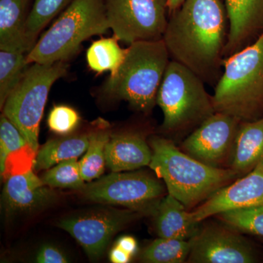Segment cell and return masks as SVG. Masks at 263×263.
Returning <instances> with one entry per match:
<instances>
[{"label": "cell", "mask_w": 263, "mask_h": 263, "mask_svg": "<svg viewBox=\"0 0 263 263\" xmlns=\"http://www.w3.org/2000/svg\"><path fill=\"white\" fill-rule=\"evenodd\" d=\"M152 152L139 133L110 135L105 146L106 165L112 172L135 171L149 166Z\"/></svg>", "instance_id": "obj_16"}, {"label": "cell", "mask_w": 263, "mask_h": 263, "mask_svg": "<svg viewBox=\"0 0 263 263\" xmlns=\"http://www.w3.org/2000/svg\"><path fill=\"white\" fill-rule=\"evenodd\" d=\"M229 29L221 0H185L168 15L162 39L171 60L215 86L223 72Z\"/></svg>", "instance_id": "obj_1"}, {"label": "cell", "mask_w": 263, "mask_h": 263, "mask_svg": "<svg viewBox=\"0 0 263 263\" xmlns=\"http://www.w3.org/2000/svg\"><path fill=\"white\" fill-rule=\"evenodd\" d=\"M48 186L32 171L10 177L3 190L5 209L13 214H29L49 206L57 195Z\"/></svg>", "instance_id": "obj_15"}, {"label": "cell", "mask_w": 263, "mask_h": 263, "mask_svg": "<svg viewBox=\"0 0 263 263\" xmlns=\"http://www.w3.org/2000/svg\"><path fill=\"white\" fill-rule=\"evenodd\" d=\"M186 207L167 193L151 214L153 216L156 233L160 238L190 240L196 234L200 223L189 216Z\"/></svg>", "instance_id": "obj_18"}, {"label": "cell", "mask_w": 263, "mask_h": 263, "mask_svg": "<svg viewBox=\"0 0 263 263\" xmlns=\"http://www.w3.org/2000/svg\"><path fill=\"white\" fill-rule=\"evenodd\" d=\"M205 84L193 71L171 60L157 96L164 114L161 128L164 133H191L216 113L212 95Z\"/></svg>", "instance_id": "obj_5"}, {"label": "cell", "mask_w": 263, "mask_h": 263, "mask_svg": "<svg viewBox=\"0 0 263 263\" xmlns=\"http://www.w3.org/2000/svg\"><path fill=\"white\" fill-rule=\"evenodd\" d=\"M110 135L108 130L101 129L90 135L89 147L82 160L79 162L81 176L85 181L98 179L103 174L105 160V146Z\"/></svg>", "instance_id": "obj_24"}, {"label": "cell", "mask_w": 263, "mask_h": 263, "mask_svg": "<svg viewBox=\"0 0 263 263\" xmlns=\"http://www.w3.org/2000/svg\"><path fill=\"white\" fill-rule=\"evenodd\" d=\"M27 53L3 51L0 52V106L23 79L29 65Z\"/></svg>", "instance_id": "obj_23"}, {"label": "cell", "mask_w": 263, "mask_h": 263, "mask_svg": "<svg viewBox=\"0 0 263 263\" xmlns=\"http://www.w3.org/2000/svg\"><path fill=\"white\" fill-rule=\"evenodd\" d=\"M263 205V160L249 174L218 190L189 212L190 219L201 223L226 211Z\"/></svg>", "instance_id": "obj_13"}, {"label": "cell", "mask_w": 263, "mask_h": 263, "mask_svg": "<svg viewBox=\"0 0 263 263\" xmlns=\"http://www.w3.org/2000/svg\"><path fill=\"white\" fill-rule=\"evenodd\" d=\"M90 135L50 140L37 152L36 170H48L63 161L80 157L89 147Z\"/></svg>", "instance_id": "obj_20"}, {"label": "cell", "mask_w": 263, "mask_h": 263, "mask_svg": "<svg viewBox=\"0 0 263 263\" xmlns=\"http://www.w3.org/2000/svg\"><path fill=\"white\" fill-rule=\"evenodd\" d=\"M184 1L185 0H167L166 9L168 15L173 13L174 10L178 9Z\"/></svg>", "instance_id": "obj_34"}, {"label": "cell", "mask_w": 263, "mask_h": 263, "mask_svg": "<svg viewBox=\"0 0 263 263\" xmlns=\"http://www.w3.org/2000/svg\"><path fill=\"white\" fill-rule=\"evenodd\" d=\"M192 263H254L258 254L252 245L229 227L216 224L200 226L190 239Z\"/></svg>", "instance_id": "obj_12"}, {"label": "cell", "mask_w": 263, "mask_h": 263, "mask_svg": "<svg viewBox=\"0 0 263 263\" xmlns=\"http://www.w3.org/2000/svg\"><path fill=\"white\" fill-rule=\"evenodd\" d=\"M262 160L263 117L252 122H240L227 167L242 177Z\"/></svg>", "instance_id": "obj_17"}, {"label": "cell", "mask_w": 263, "mask_h": 263, "mask_svg": "<svg viewBox=\"0 0 263 263\" xmlns=\"http://www.w3.org/2000/svg\"><path fill=\"white\" fill-rule=\"evenodd\" d=\"M37 152L28 143L18 149L10 152L5 160L1 174L6 181L10 177L27 174L35 165Z\"/></svg>", "instance_id": "obj_28"}, {"label": "cell", "mask_w": 263, "mask_h": 263, "mask_svg": "<svg viewBox=\"0 0 263 263\" xmlns=\"http://www.w3.org/2000/svg\"><path fill=\"white\" fill-rule=\"evenodd\" d=\"M117 37L95 41L86 52V61L91 70L98 73L109 71L110 77L117 73L124 62L127 48H122Z\"/></svg>", "instance_id": "obj_21"}, {"label": "cell", "mask_w": 263, "mask_h": 263, "mask_svg": "<svg viewBox=\"0 0 263 263\" xmlns=\"http://www.w3.org/2000/svg\"><path fill=\"white\" fill-rule=\"evenodd\" d=\"M240 124L232 116L216 112L190 133L181 149L211 167L227 168Z\"/></svg>", "instance_id": "obj_11"}, {"label": "cell", "mask_w": 263, "mask_h": 263, "mask_svg": "<svg viewBox=\"0 0 263 263\" xmlns=\"http://www.w3.org/2000/svg\"><path fill=\"white\" fill-rule=\"evenodd\" d=\"M229 34L224 57L250 46L263 32V0H224Z\"/></svg>", "instance_id": "obj_14"}, {"label": "cell", "mask_w": 263, "mask_h": 263, "mask_svg": "<svg viewBox=\"0 0 263 263\" xmlns=\"http://www.w3.org/2000/svg\"><path fill=\"white\" fill-rule=\"evenodd\" d=\"M104 3L109 27L119 41L130 45L163 38L167 9L159 0H104Z\"/></svg>", "instance_id": "obj_9"}, {"label": "cell", "mask_w": 263, "mask_h": 263, "mask_svg": "<svg viewBox=\"0 0 263 263\" xmlns=\"http://www.w3.org/2000/svg\"><path fill=\"white\" fill-rule=\"evenodd\" d=\"M88 200L122 205L151 215L165 190L158 179L143 171L113 172L85 184L81 190Z\"/></svg>", "instance_id": "obj_8"}, {"label": "cell", "mask_w": 263, "mask_h": 263, "mask_svg": "<svg viewBox=\"0 0 263 263\" xmlns=\"http://www.w3.org/2000/svg\"><path fill=\"white\" fill-rule=\"evenodd\" d=\"M23 135L4 114L0 119V171L4 169L5 160L10 153L27 144Z\"/></svg>", "instance_id": "obj_30"}, {"label": "cell", "mask_w": 263, "mask_h": 263, "mask_svg": "<svg viewBox=\"0 0 263 263\" xmlns=\"http://www.w3.org/2000/svg\"><path fill=\"white\" fill-rule=\"evenodd\" d=\"M215 216L235 231L263 238V205L226 211Z\"/></svg>", "instance_id": "obj_25"}, {"label": "cell", "mask_w": 263, "mask_h": 263, "mask_svg": "<svg viewBox=\"0 0 263 263\" xmlns=\"http://www.w3.org/2000/svg\"><path fill=\"white\" fill-rule=\"evenodd\" d=\"M149 146L152 152L151 169L163 180L167 193L188 211L240 178L233 170L211 167L195 160L167 138L152 137Z\"/></svg>", "instance_id": "obj_2"}, {"label": "cell", "mask_w": 263, "mask_h": 263, "mask_svg": "<svg viewBox=\"0 0 263 263\" xmlns=\"http://www.w3.org/2000/svg\"><path fill=\"white\" fill-rule=\"evenodd\" d=\"M190 251V240L159 238L143 249L139 258L148 263L186 262Z\"/></svg>", "instance_id": "obj_22"}, {"label": "cell", "mask_w": 263, "mask_h": 263, "mask_svg": "<svg viewBox=\"0 0 263 263\" xmlns=\"http://www.w3.org/2000/svg\"><path fill=\"white\" fill-rule=\"evenodd\" d=\"M81 118L75 109L67 105H57L51 109L48 117L50 130L60 136H67L75 130Z\"/></svg>", "instance_id": "obj_29"}, {"label": "cell", "mask_w": 263, "mask_h": 263, "mask_svg": "<svg viewBox=\"0 0 263 263\" xmlns=\"http://www.w3.org/2000/svg\"><path fill=\"white\" fill-rule=\"evenodd\" d=\"M212 99L216 112L240 122L263 117V32L250 46L224 59Z\"/></svg>", "instance_id": "obj_3"}, {"label": "cell", "mask_w": 263, "mask_h": 263, "mask_svg": "<svg viewBox=\"0 0 263 263\" xmlns=\"http://www.w3.org/2000/svg\"><path fill=\"white\" fill-rule=\"evenodd\" d=\"M41 179L50 187L81 190L85 185L77 158L63 161L56 164L55 167L48 169Z\"/></svg>", "instance_id": "obj_27"}, {"label": "cell", "mask_w": 263, "mask_h": 263, "mask_svg": "<svg viewBox=\"0 0 263 263\" xmlns=\"http://www.w3.org/2000/svg\"><path fill=\"white\" fill-rule=\"evenodd\" d=\"M109 258H110V260L112 262L127 263L131 260L133 257L115 245V247L110 251V254H109Z\"/></svg>", "instance_id": "obj_33"}, {"label": "cell", "mask_w": 263, "mask_h": 263, "mask_svg": "<svg viewBox=\"0 0 263 263\" xmlns=\"http://www.w3.org/2000/svg\"><path fill=\"white\" fill-rule=\"evenodd\" d=\"M39 263H66L68 259L60 249L50 245H43L36 257Z\"/></svg>", "instance_id": "obj_31"}, {"label": "cell", "mask_w": 263, "mask_h": 263, "mask_svg": "<svg viewBox=\"0 0 263 263\" xmlns=\"http://www.w3.org/2000/svg\"><path fill=\"white\" fill-rule=\"evenodd\" d=\"M108 29L104 0H73L27 53V62L66 61L86 39Z\"/></svg>", "instance_id": "obj_6"}, {"label": "cell", "mask_w": 263, "mask_h": 263, "mask_svg": "<svg viewBox=\"0 0 263 263\" xmlns=\"http://www.w3.org/2000/svg\"><path fill=\"white\" fill-rule=\"evenodd\" d=\"M159 1H160L161 4L163 5V6L165 7L166 8V5H167V0H159Z\"/></svg>", "instance_id": "obj_35"}, {"label": "cell", "mask_w": 263, "mask_h": 263, "mask_svg": "<svg viewBox=\"0 0 263 263\" xmlns=\"http://www.w3.org/2000/svg\"><path fill=\"white\" fill-rule=\"evenodd\" d=\"M29 0H0V49L28 53L34 46L27 34Z\"/></svg>", "instance_id": "obj_19"}, {"label": "cell", "mask_w": 263, "mask_h": 263, "mask_svg": "<svg viewBox=\"0 0 263 263\" xmlns=\"http://www.w3.org/2000/svg\"><path fill=\"white\" fill-rule=\"evenodd\" d=\"M116 246L127 252L132 257L138 252V243L136 240L132 236H123L117 240Z\"/></svg>", "instance_id": "obj_32"}, {"label": "cell", "mask_w": 263, "mask_h": 263, "mask_svg": "<svg viewBox=\"0 0 263 263\" xmlns=\"http://www.w3.org/2000/svg\"><path fill=\"white\" fill-rule=\"evenodd\" d=\"M146 215L135 209H107L62 219L58 226L79 242L89 258L98 259L116 233Z\"/></svg>", "instance_id": "obj_10"}, {"label": "cell", "mask_w": 263, "mask_h": 263, "mask_svg": "<svg viewBox=\"0 0 263 263\" xmlns=\"http://www.w3.org/2000/svg\"><path fill=\"white\" fill-rule=\"evenodd\" d=\"M170 59L163 39L132 43L120 68L110 77L105 89L137 110L149 113L157 103Z\"/></svg>", "instance_id": "obj_4"}, {"label": "cell", "mask_w": 263, "mask_h": 263, "mask_svg": "<svg viewBox=\"0 0 263 263\" xmlns=\"http://www.w3.org/2000/svg\"><path fill=\"white\" fill-rule=\"evenodd\" d=\"M69 2L70 0H34L26 24L27 37L33 44H35L36 38L41 31Z\"/></svg>", "instance_id": "obj_26"}, {"label": "cell", "mask_w": 263, "mask_h": 263, "mask_svg": "<svg viewBox=\"0 0 263 263\" xmlns=\"http://www.w3.org/2000/svg\"><path fill=\"white\" fill-rule=\"evenodd\" d=\"M67 72L65 61L32 63L3 105V114L38 152L40 124L51 86Z\"/></svg>", "instance_id": "obj_7"}]
</instances>
